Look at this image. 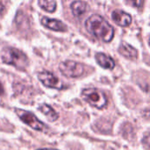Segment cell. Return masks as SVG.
<instances>
[{"label":"cell","mask_w":150,"mask_h":150,"mask_svg":"<svg viewBox=\"0 0 150 150\" xmlns=\"http://www.w3.org/2000/svg\"><path fill=\"white\" fill-rule=\"evenodd\" d=\"M85 27L91 34L104 42H110L114 36L113 27L98 14L90 16L85 21Z\"/></svg>","instance_id":"6da1fadb"},{"label":"cell","mask_w":150,"mask_h":150,"mask_svg":"<svg viewBox=\"0 0 150 150\" xmlns=\"http://www.w3.org/2000/svg\"><path fill=\"white\" fill-rule=\"evenodd\" d=\"M1 61L5 64L12 65L19 69H25L29 64V60L25 54L14 47L4 48L1 55Z\"/></svg>","instance_id":"7a4b0ae2"},{"label":"cell","mask_w":150,"mask_h":150,"mask_svg":"<svg viewBox=\"0 0 150 150\" xmlns=\"http://www.w3.org/2000/svg\"><path fill=\"white\" fill-rule=\"evenodd\" d=\"M82 98L90 105L98 109H103L107 105V98L105 94L98 89H84L82 91Z\"/></svg>","instance_id":"3957f363"},{"label":"cell","mask_w":150,"mask_h":150,"mask_svg":"<svg viewBox=\"0 0 150 150\" xmlns=\"http://www.w3.org/2000/svg\"><path fill=\"white\" fill-rule=\"evenodd\" d=\"M15 112L17 116L25 124H26L33 129L37 130V131H41V132L47 131V126L45 125L43 122H41L40 120H38V118L33 113L25 111V110H21V109H15Z\"/></svg>","instance_id":"277c9868"},{"label":"cell","mask_w":150,"mask_h":150,"mask_svg":"<svg viewBox=\"0 0 150 150\" xmlns=\"http://www.w3.org/2000/svg\"><path fill=\"white\" fill-rule=\"evenodd\" d=\"M59 69L62 75L71 78L79 77L84 72V68L83 64L69 60L61 62L59 65Z\"/></svg>","instance_id":"5b68a950"},{"label":"cell","mask_w":150,"mask_h":150,"mask_svg":"<svg viewBox=\"0 0 150 150\" xmlns=\"http://www.w3.org/2000/svg\"><path fill=\"white\" fill-rule=\"evenodd\" d=\"M38 78L43 83V85L47 88H52L56 90H62L64 88L62 82L54 74L49 71L44 70L38 73Z\"/></svg>","instance_id":"8992f818"},{"label":"cell","mask_w":150,"mask_h":150,"mask_svg":"<svg viewBox=\"0 0 150 150\" xmlns=\"http://www.w3.org/2000/svg\"><path fill=\"white\" fill-rule=\"evenodd\" d=\"M112 20L120 26H128L132 22V17L127 12L121 10H115L112 12Z\"/></svg>","instance_id":"52a82bcc"},{"label":"cell","mask_w":150,"mask_h":150,"mask_svg":"<svg viewBox=\"0 0 150 150\" xmlns=\"http://www.w3.org/2000/svg\"><path fill=\"white\" fill-rule=\"evenodd\" d=\"M41 24L45 27L56 31V32H65L67 31V25L62 23L61 20L55 19V18H50L47 17H44L41 18Z\"/></svg>","instance_id":"ba28073f"},{"label":"cell","mask_w":150,"mask_h":150,"mask_svg":"<svg viewBox=\"0 0 150 150\" xmlns=\"http://www.w3.org/2000/svg\"><path fill=\"white\" fill-rule=\"evenodd\" d=\"M96 61L99 66L105 69H113L115 67V62L113 59L104 53L96 54Z\"/></svg>","instance_id":"9c48e42d"},{"label":"cell","mask_w":150,"mask_h":150,"mask_svg":"<svg viewBox=\"0 0 150 150\" xmlns=\"http://www.w3.org/2000/svg\"><path fill=\"white\" fill-rule=\"evenodd\" d=\"M119 52L123 56H125L126 58H128V59H135V58H137V55H138L137 50L133 46H131L126 42H123L120 46Z\"/></svg>","instance_id":"30bf717a"},{"label":"cell","mask_w":150,"mask_h":150,"mask_svg":"<svg viewBox=\"0 0 150 150\" xmlns=\"http://www.w3.org/2000/svg\"><path fill=\"white\" fill-rule=\"evenodd\" d=\"M38 110L46 116L48 121L54 122L59 118V114L54 111V109L47 104H42L41 105H40Z\"/></svg>","instance_id":"8fae6325"},{"label":"cell","mask_w":150,"mask_h":150,"mask_svg":"<svg viewBox=\"0 0 150 150\" xmlns=\"http://www.w3.org/2000/svg\"><path fill=\"white\" fill-rule=\"evenodd\" d=\"M70 10L74 16L79 17L87 10V4L83 1H75L70 4Z\"/></svg>","instance_id":"7c38bea8"},{"label":"cell","mask_w":150,"mask_h":150,"mask_svg":"<svg viewBox=\"0 0 150 150\" xmlns=\"http://www.w3.org/2000/svg\"><path fill=\"white\" fill-rule=\"evenodd\" d=\"M38 4L47 12H54L56 9V2L53 0H40Z\"/></svg>","instance_id":"4fadbf2b"},{"label":"cell","mask_w":150,"mask_h":150,"mask_svg":"<svg viewBox=\"0 0 150 150\" xmlns=\"http://www.w3.org/2000/svg\"><path fill=\"white\" fill-rule=\"evenodd\" d=\"M142 143V145L145 147L146 149L148 150L149 149V133H147L146 135H145V137H143Z\"/></svg>","instance_id":"5bb4252c"},{"label":"cell","mask_w":150,"mask_h":150,"mask_svg":"<svg viewBox=\"0 0 150 150\" xmlns=\"http://www.w3.org/2000/svg\"><path fill=\"white\" fill-rule=\"evenodd\" d=\"M127 4H134V7H135V6H138V5H142V3L141 1H134V2L130 1V2H127Z\"/></svg>","instance_id":"9a60e30c"},{"label":"cell","mask_w":150,"mask_h":150,"mask_svg":"<svg viewBox=\"0 0 150 150\" xmlns=\"http://www.w3.org/2000/svg\"><path fill=\"white\" fill-rule=\"evenodd\" d=\"M3 10H4V4L2 2H0V13L3 11Z\"/></svg>","instance_id":"2e32d148"},{"label":"cell","mask_w":150,"mask_h":150,"mask_svg":"<svg viewBox=\"0 0 150 150\" xmlns=\"http://www.w3.org/2000/svg\"><path fill=\"white\" fill-rule=\"evenodd\" d=\"M4 92V90H3V86H2V84L0 83V95L2 94Z\"/></svg>","instance_id":"e0dca14e"},{"label":"cell","mask_w":150,"mask_h":150,"mask_svg":"<svg viewBox=\"0 0 150 150\" xmlns=\"http://www.w3.org/2000/svg\"><path fill=\"white\" fill-rule=\"evenodd\" d=\"M38 150H56L54 149H38Z\"/></svg>","instance_id":"ac0fdd59"}]
</instances>
